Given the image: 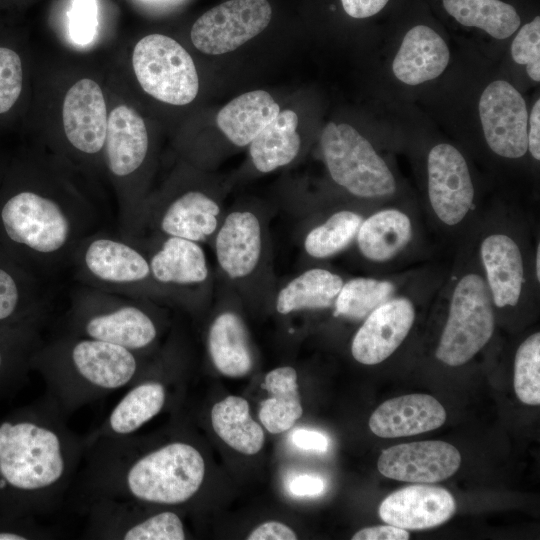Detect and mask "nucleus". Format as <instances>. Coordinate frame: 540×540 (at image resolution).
<instances>
[{
    "label": "nucleus",
    "mask_w": 540,
    "mask_h": 540,
    "mask_svg": "<svg viewBox=\"0 0 540 540\" xmlns=\"http://www.w3.org/2000/svg\"><path fill=\"white\" fill-rule=\"evenodd\" d=\"M45 393L0 418V513L52 514L64 503L82 465L85 436Z\"/></svg>",
    "instance_id": "1"
},
{
    "label": "nucleus",
    "mask_w": 540,
    "mask_h": 540,
    "mask_svg": "<svg viewBox=\"0 0 540 540\" xmlns=\"http://www.w3.org/2000/svg\"><path fill=\"white\" fill-rule=\"evenodd\" d=\"M99 217L77 195L12 179L0 188V245L38 275L70 264L79 244L99 230Z\"/></svg>",
    "instance_id": "2"
},
{
    "label": "nucleus",
    "mask_w": 540,
    "mask_h": 540,
    "mask_svg": "<svg viewBox=\"0 0 540 540\" xmlns=\"http://www.w3.org/2000/svg\"><path fill=\"white\" fill-rule=\"evenodd\" d=\"M143 356L66 332L42 341L30 366L45 381L46 394L69 417L84 405L130 386L145 369Z\"/></svg>",
    "instance_id": "3"
},
{
    "label": "nucleus",
    "mask_w": 540,
    "mask_h": 540,
    "mask_svg": "<svg viewBox=\"0 0 540 540\" xmlns=\"http://www.w3.org/2000/svg\"><path fill=\"white\" fill-rule=\"evenodd\" d=\"M271 213L256 204L225 211L210 246L217 276L226 281L242 303L271 307L278 287L270 232Z\"/></svg>",
    "instance_id": "4"
},
{
    "label": "nucleus",
    "mask_w": 540,
    "mask_h": 540,
    "mask_svg": "<svg viewBox=\"0 0 540 540\" xmlns=\"http://www.w3.org/2000/svg\"><path fill=\"white\" fill-rule=\"evenodd\" d=\"M67 332L144 354L160 335L154 302L82 286L71 297Z\"/></svg>",
    "instance_id": "5"
},
{
    "label": "nucleus",
    "mask_w": 540,
    "mask_h": 540,
    "mask_svg": "<svg viewBox=\"0 0 540 540\" xmlns=\"http://www.w3.org/2000/svg\"><path fill=\"white\" fill-rule=\"evenodd\" d=\"M70 264L82 286L169 304L152 278L148 256L137 239L99 229L79 244Z\"/></svg>",
    "instance_id": "6"
},
{
    "label": "nucleus",
    "mask_w": 540,
    "mask_h": 540,
    "mask_svg": "<svg viewBox=\"0 0 540 540\" xmlns=\"http://www.w3.org/2000/svg\"><path fill=\"white\" fill-rule=\"evenodd\" d=\"M136 239L148 256L154 282L169 304L191 309L214 295L215 278L202 244L174 236Z\"/></svg>",
    "instance_id": "7"
},
{
    "label": "nucleus",
    "mask_w": 540,
    "mask_h": 540,
    "mask_svg": "<svg viewBox=\"0 0 540 540\" xmlns=\"http://www.w3.org/2000/svg\"><path fill=\"white\" fill-rule=\"evenodd\" d=\"M332 180L358 198H379L396 190L395 178L371 143L347 123H328L320 138Z\"/></svg>",
    "instance_id": "8"
},
{
    "label": "nucleus",
    "mask_w": 540,
    "mask_h": 540,
    "mask_svg": "<svg viewBox=\"0 0 540 540\" xmlns=\"http://www.w3.org/2000/svg\"><path fill=\"white\" fill-rule=\"evenodd\" d=\"M494 327L491 294L485 281L474 273L463 276L452 293L437 359L449 366L465 364L487 344Z\"/></svg>",
    "instance_id": "9"
},
{
    "label": "nucleus",
    "mask_w": 540,
    "mask_h": 540,
    "mask_svg": "<svg viewBox=\"0 0 540 540\" xmlns=\"http://www.w3.org/2000/svg\"><path fill=\"white\" fill-rule=\"evenodd\" d=\"M225 211L219 195L198 187L165 193L147 200L137 238L174 236L210 245Z\"/></svg>",
    "instance_id": "10"
},
{
    "label": "nucleus",
    "mask_w": 540,
    "mask_h": 540,
    "mask_svg": "<svg viewBox=\"0 0 540 540\" xmlns=\"http://www.w3.org/2000/svg\"><path fill=\"white\" fill-rule=\"evenodd\" d=\"M132 64L142 89L159 101L181 106L197 96L195 64L189 53L168 36L150 34L140 39L133 50Z\"/></svg>",
    "instance_id": "11"
},
{
    "label": "nucleus",
    "mask_w": 540,
    "mask_h": 540,
    "mask_svg": "<svg viewBox=\"0 0 540 540\" xmlns=\"http://www.w3.org/2000/svg\"><path fill=\"white\" fill-rule=\"evenodd\" d=\"M144 503L100 498L79 508L86 514L85 539L100 540H184L180 516L172 510L145 511Z\"/></svg>",
    "instance_id": "12"
},
{
    "label": "nucleus",
    "mask_w": 540,
    "mask_h": 540,
    "mask_svg": "<svg viewBox=\"0 0 540 540\" xmlns=\"http://www.w3.org/2000/svg\"><path fill=\"white\" fill-rule=\"evenodd\" d=\"M267 0H229L202 14L193 24L191 40L201 52H231L261 33L270 23Z\"/></svg>",
    "instance_id": "13"
},
{
    "label": "nucleus",
    "mask_w": 540,
    "mask_h": 540,
    "mask_svg": "<svg viewBox=\"0 0 540 540\" xmlns=\"http://www.w3.org/2000/svg\"><path fill=\"white\" fill-rule=\"evenodd\" d=\"M485 140L504 158H520L528 150V111L520 92L508 81L495 80L483 90L478 104Z\"/></svg>",
    "instance_id": "14"
},
{
    "label": "nucleus",
    "mask_w": 540,
    "mask_h": 540,
    "mask_svg": "<svg viewBox=\"0 0 540 540\" xmlns=\"http://www.w3.org/2000/svg\"><path fill=\"white\" fill-rule=\"evenodd\" d=\"M221 309L207 331V350L215 368L232 378L247 375L254 365V350L246 322L235 308L241 300L236 291L218 277Z\"/></svg>",
    "instance_id": "15"
},
{
    "label": "nucleus",
    "mask_w": 540,
    "mask_h": 540,
    "mask_svg": "<svg viewBox=\"0 0 540 540\" xmlns=\"http://www.w3.org/2000/svg\"><path fill=\"white\" fill-rule=\"evenodd\" d=\"M428 194L437 217L447 225L462 221L472 207L474 187L464 156L447 143L428 154Z\"/></svg>",
    "instance_id": "16"
},
{
    "label": "nucleus",
    "mask_w": 540,
    "mask_h": 540,
    "mask_svg": "<svg viewBox=\"0 0 540 540\" xmlns=\"http://www.w3.org/2000/svg\"><path fill=\"white\" fill-rule=\"evenodd\" d=\"M461 464L458 449L444 441L404 443L381 452L379 472L394 480L433 483L452 476Z\"/></svg>",
    "instance_id": "17"
},
{
    "label": "nucleus",
    "mask_w": 540,
    "mask_h": 540,
    "mask_svg": "<svg viewBox=\"0 0 540 540\" xmlns=\"http://www.w3.org/2000/svg\"><path fill=\"white\" fill-rule=\"evenodd\" d=\"M107 109L100 86L89 78L77 81L67 91L62 107L65 136L78 152L92 156L104 150Z\"/></svg>",
    "instance_id": "18"
},
{
    "label": "nucleus",
    "mask_w": 540,
    "mask_h": 540,
    "mask_svg": "<svg viewBox=\"0 0 540 540\" xmlns=\"http://www.w3.org/2000/svg\"><path fill=\"white\" fill-rule=\"evenodd\" d=\"M415 319L414 306L406 298L387 300L375 308L356 332L351 353L364 365L387 359L408 335Z\"/></svg>",
    "instance_id": "19"
},
{
    "label": "nucleus",
    "mask_w": 540,
    "mask_h": 540,
    "mask_svg": "<svg viewBox=\"0 0 540 540\" xmlns=\"http://www.w3.org/2000/svg\"><path fill=\"white\" fill-rule=\"evenodd\" d=\"M455 512V499L446 489L424 484L393 492L379 507V516L385 523L405 530L439 526Z\"/></svg>",
    "instance_id": "20"
},
{
    "label": "nucleus",
    "mask_w": 540,
    "mask_h": 540,
    "mask_svg": "<svg viewBox=\"0 0 540 540\" xmlns=\"http://www.w3.org/2000/svg\"><path fill=\"white\" fill-rule=\"evenodd\" d=\"M148 152V131L142 117L127 105L115 107L108 116L104 145L111 175L123 183L131 181L145 164Z\"/></svg>",
    "instance_id": "21"
},
{
    "label": "nucleus",
    "mask_w": 540,
    "mask_h": 540,
    "mask_svg": "<svg viewBox=\"0 0 540 540\" xmlns=\"http://www.w3.org/2000/svg\"><path fill=\"white\" fill-rule=\"evenodd\" d=\"M39 275L0 245V327L45 320Z\"/></svg>",
    "instance_id": "22"
},
{
    "label": "nucleus",
    "mask_w": 540,
    "mask_h": 540,
    "mask_svg": "<svg viewBox=\"0 0 540 540\" xmlns=\"http://www.w3.org/2000/svg\"><path fill=\"white\" fill-rule=\"evenodd\" d=\"M440 402L427 394H408L383 402L372 413L369 428L382 438L420 434L439 428L446 421Z\"/></svg>",
    "instance_id": "23"
},
{
    "label": "nucleus",
    "mask_w": 540,
    "mask_h": 540,
    "mask_svg": "<svg viewBox=\"0 0 540 540\" xmlns=\"http://www.w3.org/2000/svg\"><path fill=\"white\" fill-rule=\"evenodd\" d=\"M449 60V48L442 36L426 24H417L404 35L392 72L400 82L418 85L439 77Z\"/></svg>",
    "instance_id": "24"
},
{
    "label": "nucleus",
    "mask_w": 540,
    "mask_h": 540,
    "mask_svg": "<svg viewBox=\"0 0 540 540\" xmlns=\"http://www.w3.org/2000/svg\"><path fill=\"white\" fill-rule=\"evenodd\" d=\"M490 294L496 306H515L522 291L523 260L516 242L504 234L487 236L480 248Z\"/></svg>",
    "instance_id": "25"
},
{
    "label": "nucleus",
    "mask_w": 540,
    "mask_h": 540,
    "mask_svg": "<svg viewBox=\"0 0 540 540\" xmlns=\"http://www.w3.org/2000/svg\"><path fill=\"white\" fill-rule=\"evenodd\" d=\"M343 278L325 268L306 269L278 285L273 309L279 315L330 308L343 285Z\"/></svg>",
    "instance_id": "26"
},
{
    "label": "nucleus",
    "mask_w": 540,
    "mask_h": 540,
    "mask_svg": "<svg viewBox=\"0 0 540 540\" xmlns=\"http://www.w3.org/2000/svg\"><path fill=\"white\" fill-rule=\"evenodd\" d=\"M44 321L0 327V402L16 392L32 371L30 361L43 341Z\"/></svg>",
    "instance_id": "27"
},
{
    "label": "nucleus",
    "mask_w": 540,
    "mask_h": 540,
    "mask_svg": "<svg viewBox=\"0 0 540 540\" xmlns=\"http://www.w3.org/2000/svg\"><path fill=\"white\" fill-rule=\"evenodd\" d=\"M279 105L264 90L244 93L217 114L221 132L237 147H245L279 114Z\"/></svg>",
    "instance_id": "28"
},
{
    "label": "nucleus",
    "mask_w": 540,
    "mask_h": 540,
    "mask_svg": "<svg viewBox=\"0 0 540 540\" xmlns=\"http://www.w3.org/2000/svg\"><path fill=\"white\" fill-rule=\"evenodd\" d=\"M297 125L298 116L294 111H281L251 141L250 159L258 172L269 173L294 161L301 149Z\"/></svg>",
    "instance_id": "29"
},
{
    "label": "nucleus",
    "mask_w": 540,
    "mask_h": 540,
    "mask_svg": "<svg viewBox=\"0 0 540 540\" xmlns=\"http://www.w3.org/2000/svg\"><path fill=\"white\" fill-rule=\"evenodd\" d=\"M412 226L409 217L397 209L378 211L363 219L356 241L361 254L374 262L387 261L409 243Z\"/></svg>",
    "instance_id": "30"
},
{
    "label": "nucleus",
    "mask_w": 540,
    "mask_h": 540,
    "mask_svg": "<svg viewBox=\"0 0 540 540\" xmlns=\"http://www.w3.org/2000/svg\"><path fill=\"white\" fill-rule=\"evenodd\" d=\"M262 386L270 396L260 405V422L272 434L288 431L303 414L296 370L277 367L266 374Z\"/></svg>",
    "instance_id": "31"
},
{
    "label": "nucleus",
    "mask_w": 540,
    "mask_h": 540,
    "mask_svg": "<svg viewBox=\"0 0 540 540\" xmlns=\"http://www.w3.org/2000/svg\"><path fill=\"white\" fill-rule=\"evenodd\" d=\"M444 11L458 24L477 28L503 40L521 26V16L512 3L504 0H441Z\"/></svg>",
    "instance_id": "32"
},
{
    "label": "nucleus",
    "mask_w": 540,
    "mask_h": 540,
    "mask_svg": "<svg viewBox=\"0 0 540 540\" xmlns=\"http://www.w3.org/2000/svg\"><path fill=\"white\" fill-rule=\"evenodd\" d=\"M211 423L219 438L242 454L254 455L263 447V429L252 419L242 397L228 396L217 402L211 410Z\"/></svg>",
    "instance_id": "33"
},
{
    "label": "nucleus",
    "mask_w": 540,
    "mask_h": 540,
    "mask_svg": "<svg viewBox=\"0 0 540 540\" xmlns=\"http://www.w3.org/2000/svg\"><path fill=\"white\" fill-rule=\"evenodd\" d=\"M362 221L363 217L352 210L333 212L305 232L304 252L313 259H326L342 252L356 239Z\"/></svg>",
    "instance_id": "34"
},
{
    "label": "nucleus",
    "mask_w": 540,
    "mask_h": 540,
    "mask_svg": "<svg viewBox=\"0 0 540 540\" xmlns=\"http://www.w3.org/2000/svg\"><path fill=\"white\" fill-rule=\"evenodd\" d=\"M394 285L385 280L358 277L344 282L334 302L335 317L352 320L366 318L389 300Z\"/></svg>",
    "instance_id": "35"
},
{
    "label": "nucleus",
    "mask_w": 540,
    "mask_h": 540,
    "mask_svg": "<svg viewBox=\"0 0 540 540\" xmlns=\"http://www.w3.org/2000/svg\"><path fill=\"white\" fill-rule=\"evenodd\" d=\"M514 389L528 405L540 404V334L529 336L518 348L514 362Z\"/></svg>",
    "instance_id": "36"
},
{
    "label": "nucleus",
    "mask_w": 540,
    "mask_h": 540,
    "mask_svg": "<svg viewBox=\"0 0 540 540\" xmlns=\"http://www.w3.org/2000/svg\"><path fill=\"white\" fill-rule=\"evenodd\" d=\"M24 87L22 57L12 46L0 43V117L11 113Z\"/></svg>",
    "instance_id": "37"
},
{
    "label": "nucleus",
    "mask_w": 540,
    "mask_h": 540,
    "mask_svg": "<svg viewBox=\"0 0 540 540\" xmlns=\"http://www.w3.org/2000/svg\"><path fill=\"white\" fill-rule=\"evenodd\" d=\"M513 60L525 66L527 75L536 83L540 81V17L520 26L511 43Z\"/></svg>",
    "instance_id": "38"
},
{
    "label": "nucleus",
    "mask_w": 540,
    "mask_h": 540,
    "mask_svg": "<svg viewBox=\"0 0 540 540\" xmlns=\"http://www.w3.org/2000/svg\"><path fill=\"white\" fill-rule=\"evenodd\" d=\"M97 30L96 0H73L69 12V35L77 45H88Z\"/></svg>",
    "instance_id": "39"
},
{
    "label": "nucleus",
    "mask_w": 540,
    "mask_h": 540,
    "mask_svg": "<svg viewBox=\"0 0 540 540\" xmlns=\"http://www.w3.org/2000/svg\"><path fill=\"white\" fill-rule=\"evenodd\" d=\"M53 528L33 517H14L0 513V540H48L56 538Z\"/></svg>",
    "instance_id": "40"
},
{
    "label": "nucleus",
    "mask_w": 540,
    "mask_h": 540,
    "mask_svg": "<svg viewBox=\"0 0 540 540\" xmlns=\"http://www.w3.org/2000/svg\"><path fill=\"white\" fill-rule=\"evenodd\" d=\"M391 0H340L344 12L354 19H367L383 11Z\"/></svg>",
    "instance_id": "41"
},
{
    "label": "nucleus",
    "mask_w": 540,
    "mask_h": 540,
    "mask_svg": "<svg viewBox=\"0 0 540 540\" xmlns=\"http://www.w3.org/2000/svg\"><path fill=\"white\" fill-rule=\"evenodd\" d=\"M248 540H294L296 533L287 525L278 521H267L256 527L247 537Z\"/></svg>",
    "instance_id": "42"
},
{
    "label": "nucleus",
    "mask_w": 540,
    "mask_h": 540,
    "mask_svg": "<svg viewBox=\"0 0 540 540\" xmlns=\"http://www.w3.org/2000/svg\"><path fill=\"white\" fill-rule=\"evenodd\" d=\"M409 532L393 525H380L367 527L359 530L353 536V540H407Z\"/></svg>",
    "instance_id": "43"
},
{
    "label": "nucleus",
    "mask_w": 540,
    "mask_h": 540,
    "mask_svg": "<svg viewBox=\"0 0 540 540\" xmlns=\"http://www.w3.org/2000/svg\"><path fill=\"white\" fill-rule=\"evenodd\" d=\"M294 445L303 450L326 452L328 448V438L314 430L297 429L292 434Z\"/></svg>",
    "instance_id": "44"
},
{
    "label": "nucleus",
    "mask_w": 540,
    "mask_h": 540,
    "mask_svg": "<svg viewBox=\"0 0 540 540\" xmlns=\"http://www.w3.org/2000/svg\"><path fill=\"white\" fill-rule=\"evenodd\" d=\"M289 489L295 496H316L324 491L325 483L320 477L305 474L295 477Z\"/></svg>",
    "instance_id": "45"
},
{
    "label": "nucleus",
    "mask_w": 540,
    "mask_h": 540,
    "mask_svg": "<svg viewBox=\"0 0 540 540\" xmlns=\"http://www.w3.org/2000/svg\"><path fill=\"white\" fill-rule=\"evenodd\" d=\"M528 150L537 161L540 159V101H535L528 116Z\"/></svg>",
    "instance_id": "46"
},
{
    "label": "nucleus",
    "mask_w": 540,
    "mask_h": 540,
    "mask_svg": "<svg viewBox=\"0 0 540 540\" xmlns=\"http://www.w3.org/2000/svg\"><path fill=\"white\" fill-rule=\"evenodd\" d=\"M536 278L540 280V245L537 246L536 263H535Z\"/></svg>",
    "instance_id": "47"
}]
</instances>
